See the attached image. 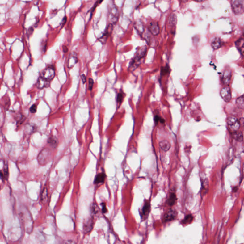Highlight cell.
<instances>
[{
    "instance_id": "obj_23",
    "label": "cell",
    "mask_w": 244,
    "mask_h": 244,
    "mask_svg": "<svg viewBox=\"0 0 244 244\" xmlns=\"http://www.w3.org/2000/svg\"><path fill=\"white\" fill-rule=\"evenodd\" d=\"M233 137L238 142H242L243 140V133L241 131H236L233 133Z\"/></svg>"
},
{
    "instance_id": "obj_3",
    "label": "cell",
    "mask_w": 244,
    "mask_h": 244,
    "mask_svg": "<svg viewBox=\"0 0 244 244\" xmlns=\"http://www.w3.org/2000/svg\"><path fill=\"white\" fill-rule=\"evenodd\" d=\"M227 123L230 129L233 132L238 131L240 128V121L235 116H232L229 117L227 119Z\"/></svg>"
},
{
    "instance_id": "obj_35",
    "label": "cell",
    "mask_w": 244,
    "mask_h": 244,
    "mask_svg": "<svg viewBox=\"0 0 244 244\" xmlns=\"http://www.w3.org/2000/svg\"><path fill=\"white\" fill-rule=\"evenodd\" d=\"M169 68H168V67H164V69H162V72H161V73L163 74H167L168 73V70Z\"/></svg>"
},
{
    "instance_id": "obj_15",
    "label": "cell",
    "mask_w": 244,
    "mask_h": 244,
    "mask_svg": "<svg viewBox=\"0 0 244 244\" xmlns=\"http://www.w3.org/2000/svg\"><path fill=\"white\" fill-rule=\"evenodd\" d=\"M211 46L214 50H217L222 46V41L220 38L216 37L213 39L211 43Z\"/></svg>"
},
{
    "instance_id": "obj_36",
    "label": "cell",
    "mask_w": 244,
    "mask_h": 244,
    "mask_svg": "<svg viewBox=\"0 0 244 244\" xmlns=\"http://www.w3.org/2000/svg\"><path fill=\"white\" fill-rule=\"evenodd\" d=\"M81 79L83 83L85 84V82L86 81V75H84V74L81 75Z\"/></svg>"
},
{
    "instance_id": "obj_8",
    "label": "cell",
    "mask_w": 244,
    "mask_h": 244,
    "mask_svg": "<svg viewBox=\"0 0 244 244\" xmlns=\"http://www.w3.org/2000/svg\"><path fill=\"white\" fill-rule=\"evenodd\" d=\"M94 227V219L93 217L87 218L84 222L83 230L86 234H88L92 231Z\"/></svg>"
},
{
    "instance_id": "obj_22",
    "label": "cell",
    "mask_w": 244,
    "mask_h": 244,
    "mask_svg": "<svg viewBox=\"0 0 244 244\" xmlns=\"http://www.w3.org/2000/svg\"><path fill=\"white\" fill-rule=\"evenodd\" d=\"M194 219V217L192 214H188L185 216V218L182 220L181 223L183 225L189 224L191 223Z\"/></svg>"
},
{
    "instance_id": "obj_19",
    "label": "cell",
    "mask_w": 244,
    "mask_h": 244,
    "mask_svg": "<svg viewBox=\"0 0 244 244\" xmlns=\"http://www.w3.org/2000/svg\"><path fill=\"white\" fill-rule=\"evenodd\" d=\"M105 179V174L103 173L98 174L97 175L95 179V184H99L104 182Z\"/></svg>"
},
{
    "instance_id": "obj_30",
    "label": "cell",
    "mask_w": 244,
    "mask_h": 244,
    "mask_svg": "<svg viewBox=\"0 0 244 244\" xmlns=\"http://www.w3.org/2000/svg\"><path fill=\"white\" fill-rule=\"evenodd\" d=\"M93 86H94V80H93V79L90 78L89 79V90H90V91L92 90V89H93Z\"/></svg>"
},
{
    "instance_id": "obj_20",
    "label": "cell",
    "mask_w": 244,
    "mask_h": 244,
    "mask_svg": "<svg viewBox=\"0 0 244 244\" xmlns=\"http://www.w3.org/2000/svg\"><path fill=\"white\" fill-rule=\"evenodd\" d=\"M177 200V197L175 193H172L169 196V198L167 200V203L170 207H172L175 204Z\"/></svg>"
},
{
    "instance_id": "obj_21",
    "label": "cell",
    "mask_w": 244,
    "mask_h": 244,
    "mask_svg": "<svg viewBox=\"0 0 244 244\" xmlns=\"http://www.w3.org/2000/svg\"><path fill=\"white\" fill-rule=\"evenodd\" d=\"M236 45L240 53L243 54L244 52V39L243 38L239 39L236 42Z\"/></svg>"
},
{
    "instance_id": "obj_28",
    "label": "cell",
    "mask_w": 244,
    "mask_h": 244,
    "mask_svg": "<svg viewBox=\"0 0 244 244\" xmlns=\"http://www.w3.org/2000/svg\"><path fill=\"white\" fill-rule=\"evenodd\" d=\"M91 211L92 214L94 215H96L99 212V208L95 204H94L91 207Z\"/></svg>"
},
{
    "instance_id": "obj_5",
    "label": "cell",
    "mask_w": 244,
    "mask_h": 244,
    "mask_svg": "<svg viewBox=\"0 0 244 244\" xmlns=\"http://www.w3.org/2000/svg\"><path fill=\"white\" fill-rule=\"evenodd\" d=\"M220 95L225 102H229L231 100V91L229 87H224L221 89L220 92Z\"/></svg>"
},
{
    "instance_id": "obj_34",
    "label": "cell",
    "mask_w": 244,
    "mask_h": 244,
    "mask_svg": "<svg viewBox=\"0 0 244 244\" xmlns=\"http://www.w3.org/2000/svg\"><path fill=\"white\" fill-rule=\"evenodd\" d=\"M66 20H67V18L66 16H65L64 18L63 19V20H62V22H61V27L63 28L64 27V25L65 24L66 22Z\"/></svg>"
},
{
    "instance_id": "obj_29",
    "label": "cell",
    "mask_w": 244,
    "mask_h": 244,
    "mask_svg": "<svg viewBox=\"0 0 244 244\" xmlns=\"http://www.w3.org/2000/svg\"><path fill=\"white\" fill-rule=\"evenodd\" d=\"M124 99V95L123 93H119L117 95V102L118 103L121 104Z\"/></svg>"
},
{
    "instance_id": "obj_27",
    "label": "cell",
    "mask_w": 244,
    "mask_h": 244,
    "mask_svg": "<svg viewBox=\"0 0 244 244\" xmlns=\"http://www.w3.org/2000/svg\"><path fill=\"white\" fill-rule=\"evenodd\" d=\"M48 143L52 146L54 147L57 146V139H55L54 137H53L49 138V140H48Z\"/></svg>"
},
{
    "instance_id": "obj_12",
    "label": "cell",
    "mask_w": 244,
    "mask_h": 244,
    "mask_svg": "<svg viewBox=\"0 0 244 244\" xmlns=\"http://www.w3.org/2000/svg\"><path fill=\"white\" fill-rule=\"evenodd\" d=\"M150 211V203L149 201L146 202L142 208V212H141L142 217L145 219H146L149 216Z\"/></svg>"
},
{
    "instance_id": "obj_7",
    "label": "cell",
    "mask_w": 244,
    "mask_h": 244,
    "mask_svg": "<svg viewBox=\"0 0 244 244\" xmlns=\"http://www.w3.org/2000/svg\"><path fill=\"white\" fill-rule=\"evenodd\" d=\"M49 156H50V153H49V151L48 149H46V148L44 149L39 154L38 157V160L39 163L41 165L45 164L48 160Z\"/></svg>"
},
{
    "instance_id": "obj_1",
    "label": "cell",
    "mask_w": 244,
    "mask_h": 244,
    "mask_svg": "<svg viewBox=\"0 0 244 244\" xmlns=\"http://www.w3.org/2000/svg\"><path fill=\"white\" fill-rule=\"evenodd\" d=\"M146 51H147V48L146 46H143L139 49L136 53L134 58L131 61L130 64L129 69L131 70H135L139 65L138 63L140 62L141 60L145 56Z\"/></svg>"
},
{
    "instance_id": "obj_14",
    "label": "cell",
    "mask_w": 244,
    "mask_h": 244,
    "mask_svg": "<svg viewBox=\"0 0 244 244\" xmlns=\"http://www.w3.org/2000/svg\"><path fill=\"white\" fill-rule=\"evenodd\" d=\"M50 85V82L42 78L41 77L39 78L36 84L38 88L40 89L48 87Z\"/></svg>"
},
{
    "instance_id": "obj_9",
    "label": "cell",
    "mask_w": 244,
    "mask_h": 244,
    "mask_svg": "<svg viewBox=\"0 0 244 244\" xmlns=\"http://www.w3.org/2000/svg\"><path fill=\"white\" fill-rule=\"evenodd\" d=\"M177 213L175 210H169L164 215V221L165 222H168L173 221L176 218Z\"/></svg>"
},
{
    "instance_id": "obj_24",
    "label": "cell",
    "mask_w": 244,
    "mask_h": 244,
    "mask_svg": "<svg viewBox=\"0 0 244 244\" xmlns=\"http://www.w3.org/2000/svg\"><path fill=\"white\" fill-rule=\"evenodd\" d=\"M0 176L5 179H7L8 176V167L7 165H5V166L3 168V173L2 172V171H0Z\"/></svg>"
},
{
    "instance_id": "obj_31",
    "label": "cell",
    "mask_w": 244,
    "mask_h": 244,
    "mask_svg": "<svg viewBox=\"0 0 244 244\" xmlns=\"http://www.w3.org/2000/svg\"><path fill=\"white\" fill-rule=\"evenodd\" d=\"M154 121H155V122H156L157 123H158V122H160L161 123H162L165 122L164 119H162L161 117H159V116H155V118H154Z\"/></svg>"
},
{
    "instance_id": "obj_10",
    "label": "cell",
    "mask_w": 244,
    "mask_h": 244,
    "mask_svg": "<svg viewBox=\"0 0 244 244\" xmlns=\"http://www.w3.org/2000/svg\"><path fill=\"white\" fill-rule=\"evenodd\" d=\"M113 25L110 23L108 26L107 27L105 32L103 33V35L99 39V41H100L103 44H105L108 38L110 36L111 34H112L113 31Z\"/></svg>"
},
{
    "instance_id": "obj_37",
    "label": "cell",
    "mask_w": 244,
    "mask_h": 244,
    "mask_svg": "<svg viewBox=\"0 0 244 244\" xmlns=\"http://www.w3.org/2000/svg\"><path fill=\"white\" fill-rule=\"evenodd\" d=\"M102 204L103 206V213H105V212H107V208H106V206H105V204Z\"/></svg>"
},
{
    "instance_id": "obj_2",
    "label": "cell",
    "mask_w": 244,
    "mask_h": 244,
    "mask_svg": "<svg viewBox=\"0 0 244 244\" xmlns=\"http://www.w3.org/2000/svg\"><path fill=\"white\" fill-rule=\"evenodd\" d=\"M232 10L235 15H242L244 13V1L240 0L232 1L231 2Z\"/></svg>"
},
{
    "instance_id": "obj_4",
    "label": "cell",
    "mask_w": 244,
    "mask_h": 244,
    "mask_svg": "<svg viewBox=\"0 0 244 244\" xmlns=\"http://www.w3.org/2000/svg\"><path fill=\"white\" fill-rule=\"evenodd\" d=\"M55 74L54 69L52 67H48L41 72L40 77H42V78L50 82L53 79L55 76Z\"/></svg>"
},
{
    "instance_id": "obj_18",
    "label": "cell",
    "mask_w": 244,
    "mask_h": 244,
    "mask_svg": "<svg viewBox=\"0 0 244 244\" xmlns=\"http://www.w3.org/2000/svg\"><path fill=\"white\" fill-rule=\"evenodd\" d=\"M48 199V190L47 188H44L42 191L41 195V201L43 204H45L47 203Z\"/></svg>"
},
{
    "instance_id": "obj_17",
    "label": "cell",
    "mask_w": 244,
    "mask_h": 244,
    "mask_svg": "<svg viewBox=\"0 0 244 244\" xmlns=\"http://www.w3.org/2000/svg\"><path fill=\"white\" fill-rule=\"evenodd\" d=\"M78 59L74 55H71L68 58L67 61V66L69 68H72L77 64Z\"/></svg>"
},
{
    "instance_id": "obj_6",
    "label": "cell",
    "mask_w": 244,
    "mask_h": 244,
    "mask_svg": "<svg viewBox=\"0 0 244 244\" xmlns=\"http://www.w3.org/2000/svg\"><path fill=\"white\" fill-rule=\"evenodd\" d=\"M232 71L230 69H226L224 70L221 76V81L224 85H229L231 80Z\"/></svg>"
},
{
    "instance_id": "obj_16",
    "label": "cell",
    "mask_w": 244,
    "mask_h": 244,
    "mask_svg": "<svg viewBox=\"0 0 244 244\" xmlns=\"http://www.w3.org/2000/svg\"><path fill=\"white\" fill-rule=\"evenodd\" d=\"M159 146L161 150L165 152L168 151L171 148L170 143L166 140L161 141L159 143Z\"/></svg>"
},
{
    "instance_id": "obj_26",
    "label": "cell",
    "mask_w": 244,
    "mask_h": 244,
    "mask_svg": "<svg viewBox=\"0 0 244 244\" xmlns=\"http://www.w3.org/2000/svg\"><path fill=\"white\" fill-rule=\"evenodd\" d=\"M176 16L175 15H171L169 19V22H168L169 24L172 25H175V23H176Z\"/></svg>"
},
{
    "instance_id": "obj_25",
    "label": "cell",
    "mask_w": 244,
    "mask_h": 244,
    "mask_svg": "<svg viewBox=\"0 0 244 244\" xmlns=\"http://www.w3.org/2000/svg\"><path fill=\"white\" fill-rule=\"evenodd\" d=\"M236 103L238 107H239L240 108L244 109V95H242L240 97H238L236 100Z\"/></svg>"
},
{
    "instance_id": "obj_13",
    "label": "cell",
    "mask_w": 244,
    "mask_h": 244,
    "mask_svg": "<svg viewBox=\"0 0 244 244\" xmlns=\"http://www.w3.org/2000/svg\"><path fill=\"white\" fill-rule=\"evenodd\" d=\"M118 11L116 7H113L110 11L109 19L111 22L114 23L118 20Z\"/></svg>"
},
{
    "instance_id": "obj_32",
    "label": "cell",
    "mask_w": 244,
    "mask_h": 244,
    "mask_svg": "<svg viewBox=\"0 0 244 244\" xmlns=\"http://www.w3.org/2000/svg\"><path fill=\"white\" fill-rule=\"evenodd\" d=\"M37 107L36 104H33V105L30 108V111L32 113H35L36 112Z\"/></svg>"
},
{
    "instance_id": "obj_33",
    "label": "cell",
    "mask_w": 244,
    "mask_h": 244,
    "mask_svg": "<svg viewBox=\"0 0 244 244\" xmlns=\"http://www.w3.org/2000/svg\"><path fill=\"white\" fill-rule=\"evenodd\" d=\"M64 244H76L75 241L73 240H68L65 241Z\"/></svg>"
},
{
    "instance_id": "obj_11",
    "label": "cell",
    "mask_w": 244,
    "mask_h": 244,
    "mask_svg": "<svg viewBox=\"0 0 244 244\" xmlns=\"http://www.w3.org/2000/svg\"><path fill=\"white\" fill-rule=\"evenodd\" d=\"M148 29L154 36H157L159 34L160 28L158 23L156 22H151L148 25Z\"/></svg>"
}]
</instances>
